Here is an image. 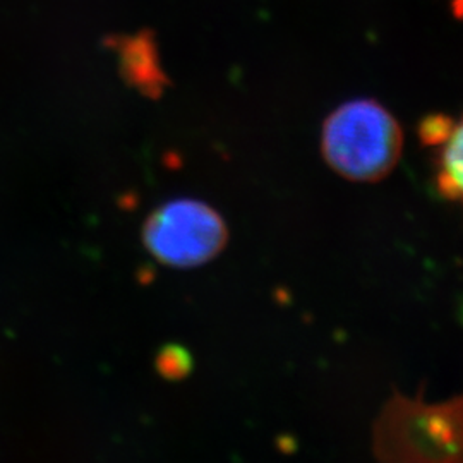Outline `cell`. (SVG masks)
<instances>
[{"instance_id": "6da1fadb", "label": "cell", "mask_w": 463, "mask_h": 463, "mask_svg": "<svg viewBox=\"0 0 463 463\" xmlns=\"http://www.w3.org/2000/svg\"><path fill=\"white\" fill-rule=\"evenodd\" d=\"M403 136L395 117L373 99H354L325 120L321 149L326 164L355 183H376L400 160Z\"/></svg>"}, {"instance_id": "7a4b0ae2", "label": "cell", "mask_w": 463, "mask_h": 463, "mask_svg": "<svg viewBox=\"0 0 463 463\" xmlns=\"http://www.w3.org/2000/svg\"><path fill=\"white\" fill-rule=\"evenodd\" d=\"M145 241L166 265L198 266L223 249L227 229L210 206L198 201H177L149 218Z\"/></svg>"}, {"instance_id": "3957f363", "label": "cell", "mask_w": 463, "mask_h": 463, "mask_svg": "<svg viewBox=\"0 0 463 463\" xmlns=\"http://www.w3.org/2000/svg\"><path fill=\"white\" fill-rule=\"evenodd\" d=\"M438 146L436 181L448 199L463 204V116L458 120H432L424 134Z\"/></svg>"}, {"instance_id": "277c9868", "label": "cell", "mask_w": 463, "mask_h": 463, "mask_svg": "<svg viewBox=\"0 0 463 463\" xmlns=\"http://www.w3.org/2000/svg\"><path fill=\"white\" fill-rule=\"evenodd\" d=\"M184 352H177L175 348H170L168 352H164L162 361H160V371L165 373L166 376H181L185 371V359L177 363V359L183 355Z\"/></svg>"}, {"instance_id": "5b68a950", "label": "cell", "mask_w": 463, "mask_h": 463, "mask_svg": "<svg viewBox=\"0 0 463 463\" xmlns=\"http://www.w3.org/2000/svg\"><path fill=\"white\" fill-rule=\"evenodd\" d=\"M453 5H455V9L463 16V0H453Z\"/></svg>"}]
</instances>
